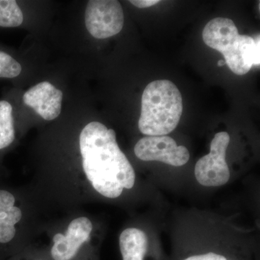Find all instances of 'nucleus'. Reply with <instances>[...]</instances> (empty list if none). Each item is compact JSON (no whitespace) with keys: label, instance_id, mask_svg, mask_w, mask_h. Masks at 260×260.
<instances>
[{"label":"nucleus","instance_id":"obj_5","mask_svg":"<svg viewBox=\"0 0 260 260\" xmlns=\"http://www.w3.org/2000/svg\"><path fill=\"white\" fill-rule=\"evenodd\" d=\"M87 30L97 39L114 37L122 30L124 12L119 1L90 0L85 13Z\"/></svg>","mask_w":260,"mask_h":260},{"label":"nucleus","instance_id":"obj_2","mask_svg":"<svg viewBox=\"0 0 260 260\" xmlns=\"http://www.w3.org/2000/svg\"><path fill=\"white\" fill-rule=\"evenodd\" d=\"M203 39L207 46L223 54L225 64L234 74L246 75L253 66H259V34L254 39L240 35L231 19L210 20L203 29Z\"/></svg>","mask_w":260,"mask_h":260},{"label":"nucleus","instance_id":"obj_14","mask_svg":"<svg viewBox=\"0 0 260 260\" xmlns=\"http://www.w3.org/2000/svg\"><path fill=\"white\" fill-rule=\"evenodd\" d=\"M222 251H208L195 253L181 257L180 260H251V256L247 254L242 255H229Z\"/></svg>","mask_w":260,"mask_h":260},{"label":"nucleus","instance_id":"obj_7","mask_svg":"<svg viewBox=\"0 0 260 260\" xmlns=\"http://www.w3.org/2000/svg\"><path fill=\"white\" fill-rule=\"evenodd\" d=\"M93 229L91 221L85 217L75 219L66 234H57L53 238L51 256L53 260H77L80 249L88 242Z\"/></svg>","mask_w":260,"mask_h":260},{"label":"nucleus","instance_id":"obj_6","mask_svg":"<svg viewBox=\"0 0 260 260\" xmlns=\"http://www.w3.org/2000/svg\"><path fill=\"white\" fill-rule=\"evenodd\" d=\"M135 154L143 161H160L173 167L184 165L190 156L186 147L178 145L169 136L144 137L135 145Z\"/></svg>","mask_w":260,"mask_h":260},{"label":"nucleus","instance_id":"obj_10","mask_svg":"<svg viewBox=\"0 0 260 260\" xmlns=\"http://www.w3.org/2000/svg\"><path fill=\"white\" fill-rule=\"evenodd\" d=\"M122 260H146L149 251L148 239L140 229H125L119 237Z\"/></svg>","mask_w":260,"mask_h":260},{"label":"nucleus","instance_id":"obj_1","mask_svg":"<svg viewBox=\"0 0 260 260\" xmlns=\"http://www.w3.org/2000/svg\"><path fill=\"white\" fill-rule=\"evenodd\" d=\"M80 149L85 175L94 189L108 198H119L135 181L133 166L119 148L115 131L92 121L80 135Z\"/></svg>","mask_w":260,"mask_h":260},{"label":"nucleus","instance_id":"obj_17","mask_svg":"<svg viewBox=\"0 0 260 260\" xmlns=\"http://www.w3.org/2000/svg\"><path fill=\"white\" fill-rule=\"evenodd\" d=\"M37 260H44V259H37Z\"/></svg>","mask_w":260,"mask_h":260},{"label":"nucleus","instance_id":"obj_11","mask_svg":"<svg viewBox=\"0 0 260 260\" xmlns=\"http://www.w3.org/2000/svg\"><path fill=\"white\" fill-rule=\"evenodd\" d=\"M15 135L13 106L8 101L0 100V150L13 143Z\"/></svg>","mask_w":260,"mask_h":260},{"label":"nucleus","instance_id":"obj_15","mask_svg":"<svg viewBox=\"0 0 260 260\" xmlns=\"http://www.w3.org/2000/svg\"><path fill=\"white\" fill-rule=\"evenodd\" d=\"M129 3L138 8H148L158 4L160 1L158 0H131Z\"/></svg>","mask_w":260,"mask_h":260},{"label":"nucleus","instance_id":"obj_3","mask_svg":"<svg viewBox=\"0 0 260 260\" xmlns=\"http://www.w3.org/2000/svg\"><path fill=\"white\" fill-rule=\"evenodd\" d=\"M182 112V97L175 84L168 80L151 82L142 95L140 133L166 136L177 128Z\"/></svg>","mask_w":260,"mask_h":260},{"label":"nucleus","instance_id":"obj_12","mask_svg":"<svg viewBox=\"0 0 260 260\" xmlns=\"http://www.w3.org/2000/svg\"><path fill=\"white\" fill-rule=\"evenodd\" d=\"M23 13L15 0H0V27L16 28L23 23Z\"/></svg>","mask_w":260,"mask_h":260},{"label":"nucleus","instance_id":"obj_13","mask_svg":"<svg viewBox=\"0 0 260 260\" xmlns=\"http://www.w3.org/2000/svg\"><path fill=\"white\" fill-rule=\"evenodd\" d=\"M22 66L9 53L0 49V78L13 79L21 73Z\"/></svg>","mask_w":260,"mask_h":260},{"label":"nucleus","instance_id":"obj_4","mask_svg":"<svg viewBox=\"0 0 260 260\" xmlns=\"http://www.w3.org/2000/svg\"><path fill=\"white\" fill-rule=\"evenodd\" d=\"M230 136L226 132L215 135L210 143V152L198 160L194 167V175L201 185L220 186L230 179V171L225 160Z\"/></svg>","mask_w":260,"mask_h":260},{"label":"nucleus","instance_id":"obj_16","mask_svg":"<svg viewBox=\"0 0 260 260\" xmlns=\"http://www.w3.org/2000/svg\"><path fill=\"white\" fill-rule=\"evenodd\" d=\"M225 64V61L224 60H219L218 62V65L219 67H223Z\"/></svg>","mask_w":260,"mask_h":260},{"label":"nucleus","instance_id":"obj_9","mask_svg":"<svg viewBox=\"0 0 260 260\" xmlns=\"http://www.w3.org/2000/svg\"><path fill=\"white\" fill-rule=\"evenodd\" d=\"M15 200L9 191L0 190V244H8L15 237V225L22 218L20 208L15 206Z\"/></svg>","mask_w":260,"mask_h":260},{"label":"nucleus","instance_id":"obj_8","mask_svg":"<svg viewBox=\"0 0 260 260\" xmlns=\"http://www.w3.org/2000/svg\"><path fill=\"white\" fill-rule=\"evenodd\" d=\"M62 100V91L47 81L34 85L23 96L24 104L47 121L54 120L59 116Z\"/></svg>","mask_w":260,"mask_h":260}]
</instances>
